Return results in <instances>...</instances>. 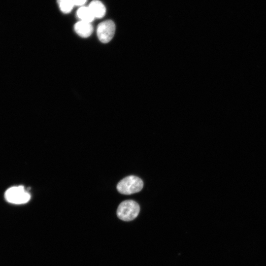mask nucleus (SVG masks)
<instances>
[{
    "mask_svg": "<svg viewBox=\"0 0 266 266\" xmlns=\"http://www.w3.org/2000/svg\"><path fill=\"white\" fill-rule=\"evenodd\" d=\"M140 211L139 204L131 200L122 201L117 209L118 217L124 221H131L134 219Z\"/></svg>",
    "mask_w": 266,
    "mask_h": 266,
    "instance_id": "2",
    "label": "nucleus"
},
{
    "mask_svg": "<svg viewBox=\"0 0 266 266\" xmlns=\"http://www.w3.org/2000/svg\"><path fill=\"white\" fill-rule=\"evenodd\" d=\"M5 200L15 204H24L28 202L31 198L30 194L22 185L10 187L4 193Z\"/></svg>",
    "mask_w": 266,
    "mask_h": 266,
    "instance_id": "3",
    "label": "nucleus"
},
{
    "mask_svg": "<svg viewBox=\"0 0 266 266\" xmlns=\"http://www.w3.org/2000/svg\"><path fill=\"white\" fill-rule=\"evenodd\" d=\"M87 0H72L74 5L81 6L86 2Z\"/></svg>",
    "mask_w": 266,
    "mask_h": 266,
    "instance_id": "9",
    "label": "nucleus"
},
{
    "mask_svg": "<svg viewBox=\"0 0 266 266\" xmlns=\"http://www.w3.org/2000/svg\"><path fill=\"white\" fill-rule=\"evenodd\" d=\"M61 11L64 13L70 12L74 5L72 0H57Z\"/></svg>",
    "mask_w": 266,
    "mask_h": 266,
    "instance_id": "8",
    "label": "nucleus"
},
{
    "mask_svg": "<svg viewBox=\"0 0 266 266\" xmlns=\"http://www.w3.org/2000/svg\"><path fill=\"white\" fill-rule=\"evenodd\" d=\"M88 7L95 18H101L105 15L106 8L100 1L93 0L90 2Z\"/></svg>",
    "mask_w": 266,
    "mask_h": 266,
    "instance_id": "6",
    "label": "nucleus"
},
{
    "mask_svg": "<svg viewBox=\"0 0 266 266\" xmlns=\"http://www.w3.org/2000/svg\"><path fill=\"white\" fill-rule=\"evenodd\" d=\"M74 30L80 36L88 37L92 33L93 27L90 22L81 20L74 25Z\"/></svg>",
    "mask_w": 266,
    "mask_h": 266,
    "instance_id": "5",
    "label": "nucleus"
},
{
    "mask_svg": "<svg viewBox=\"0 0 266 266\" xmlns=\"http://www.w3.org/2000/svg\"><path fill=\"white\" fill-rule=\"evenodd\" d=\"M115 32V25L111 20L100 23L97 30V36L100 41L106 43L113 37Z\"/></svg>",
    "mask_w": 266,
    "mask_h": 266,
    "instance_id": "4",
    "label": "nucleus"
},
{
    "mask_svg": "<svg viewBox=\"0 0 266 266\" xmlns=\"http://www.w3.org/2000/svg\"><path fill=\"white\" fill-rule=\"evenodd\" d=\"M77 16L81 21L91 23L95 17L89 7L81 6L77 11Z\"/></svg>",
    "mask_w": 266,
    "mask_h": 266,
    "instance_id": "7",
    "label": "nucleus"
},
{
    "mask_svg": "<svg viewBox=\"0 0 266 266\" xmlns=\"http://www.w3.org/2000/svg\"><path fill=\"white\" fill-rule=\"evenodd\" d=\"M143 186V182L140 178L130 175L119 182L117 185V189L120 193L128 195L140 191Z\"/></svg>",
    "mask_w": 266,
    "mask_h": 266,
    "instance_id": "1",
    "label": "nucleus"
}]
</instances>
